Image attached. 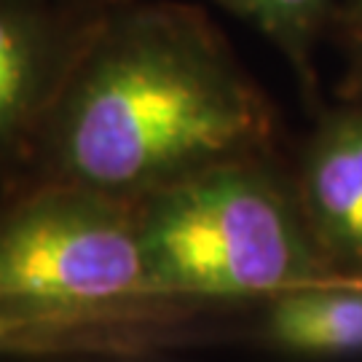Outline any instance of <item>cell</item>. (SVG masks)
<instances>
[{
    "label": "cell",
    "mask_w": 362,
    "mask_h": 362,
    "mask_svg": "<svg viewBox=\"0 0 362 362\" xmlns=\"http://www.w3.org/2000/svg\"><path fill=\"white\" fill-rule=\"evenodd\" d=\"M110 0H0V172L30 167L59 86Z\"/></svg>",
    "instance_id": "277c9868"
},
{
    "label": "cell",
    "mask_w": 362,
    "mask_h": 362,
    "mask_svg": "<svg viewBox=\"0 0 362 362\" xmlns=\"http://www.w3.org/2000/svg\"><path fill=\"white\" fill-rule=\"evenodd\" d=\"M272 113L207 19L110 0L78 49L30 158L35 177L137 202L196 169L258 153Z\"/></svg>",
    "instance_id": "6da1fadb"
},
{
    "label": "cell",
    "mask_w": 362,
    "mask_h": 362,
    "mask_svg": "<svg viewBox=\"0 0 362 362\" xmlns=\"http://www.w3.org/2000/svg\"><path fill=\"white\" fill-rule=\"evenodd\" d=\"M0 298L110 306L151 293L134 204L35 177L0 202Z\"/></svg>",
    "instance_id": "3957f363"
},
{
    "label": "cell",
    "mask_w": 362,
    "mask_h": 362,
    "mask_svg": "<svg viewBox=\"0 0 362 362\" xmlns=\"http://www.w3.org/2000/svg\"><path fill=\"white\" fill-rule=\"evenodd\" d=\"M260 338L290 357L362 354V279L330 276L269 298Z\"/></svg>",
    "instance_id": "52a82bcc"
},
{
    "label": "cell",
    "mask_w": 362,
    "mask_h": 362,
    "mask_svg": "<svg viewBox=\"0 0 362 362\" xmlns=\"http://www.w3.org/2000/svg\"><path fill=\"white\" fill-rule=\"evenodd\" d=\"M357 8H360V11H362V0H357Z\"/></svg>",
    "instance_id": "9c48e42d"
},
{
    "label": "cell",
    "mask_w": 362,
    "mask_h": 362,
    "mask_svg": "<svg viewBox=\"0 0 362 362\" xmlns=\"http://www.w3.org/2000/svg\"><path fill=\"white\" fill-rule=\"evenodd\" d=\"M134 204L151 293L182 306L269 300L336 276L287 182L258 153L231 156Z\"/></svg>",
    "instance_id": "7a4b0ae2"
},
{
    "label": "cell",
    "mask_w": 362,
    "mask_h": 362,
    "mask_svg": "<svg viewBox=\"0 0 362 362\" xmlns=\"http://www.w3.org/2000/svg\"><path fill=\"white\" fill-rule=\"evenodd\" d=\"M236 13L303 67L333 0H212Z\"/></svg>",
    "instance_id": "ba28073f"
},
{
    "label": "cell",
    "mask_w": 362,
    "mask_h": 362,
    "mask_svg": "<svg viewBox=\"0 0 362 362\" xmlns=\"http://www.w3.org/2000/svg\"><path fill=\"white\" fill-rule=\"evenodd\" d=\"M296 191L333 274L362 279V107H341L317 124Z\"/></svg>",
    "instance_id": "8992f818"
},
{
    "label": "cell",
    "mask_w": 362,
    "mask_h": 362,
    "mask_svg": "<svg viewBox=\"0 0 362 362\" xmlns=\"http://www.w3.org/2000/svg\"><path fill=\"white\" fill-rule=\"evenodd\" d=\"M194 311L172 300L65 306L0 298V360H129L169 346Z\"/></svg>",
    "instance_id": "5b68a950"
}]
</instances>
